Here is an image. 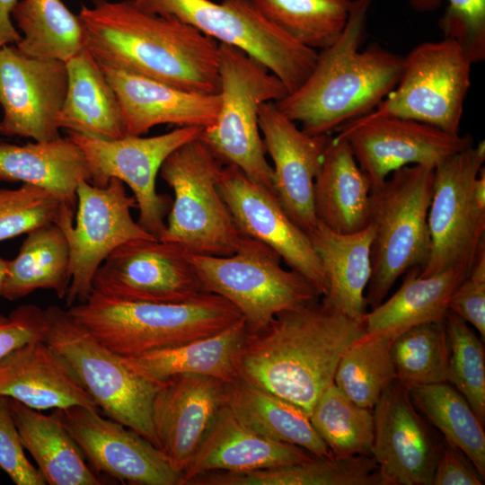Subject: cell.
<instances>
[{"label":"cell","instance_id":"44dd1931","mask_svg":"<svg viewBox=\"0 0 485 485\" xmlns=\"http://www.w3.org/2000/svg\"><path fill=\"white\" fill-rule=\"evenodd\" d=\"M259 127L273 163L276 194L292 220L309 234L318 223L313 183L331 135L304 132L275 101L260 105Z\"/></svg>","mask_w":485,"mask_h":485},{"label":"cell","instance_id":"484cf974","mask_svg":"<svg viewBox=\"0 0 485 485\" xmlns=\"http://www.w3.org/2000/svg\"><path fill=\"white\" fill-rule=\"evenodd\" d=\"M308 235L326 280V293L321 300L333 310L363 322L368 308L366 291L372 273L373 227L369 224L360 231L341 234L318 222Z\"/></svg>","mask_w":485,"mask_h":485},{"label":"cell","instance_id":"2e32d148","mask_svg":"<svg viewBox=\"0 0 485 485\" xmlns=\"http://www.w3.org/2000/svg\"><path fill=\"white\" fill-rule=\"evenodd\" d=\"M372 188L394 171L438 164L474 145L470 135H452L431 125L399 117L364 115L339 129Z\"/></svg>","mask_w":485,"mask_h":485},{"label":"cell","instance_id":"4fadbf2b","mask_svg":"<svg viewBox=\"0 0 485 485\" xmlns=\"http://www.w3.org/2000/svg\"><path fill=\"white\" fill-rule=\"evenodd\" d=\"M76 197L75 212L62 204L55 222L63 231L70 252L67 307L89 298L93 276L112 251L129 241L156 238L133 219L131 209L137 207V202L126 193L120 180L112 178L105 187L82 181Z\"/></svg>","mask_w":485,"mask_h":485},{"label":"cell","instance_id":"f6af8a7d","mask_svg":"<svg viewBox=\"0 0 485 485\" xmlns=\"http://www.w3.org/2000/svg\"><path fill=\"white\" fill-rule=\"evenodd\" d=\"M448 311L475 328L485 340V244L482 245L467 276L452 294Z\"/></svg>","mask_w":485,"mask_h":485},{"label":"cell","instance_id":"ffe728a7","mask_svg":"<svg viewBox=\"0 0 485 485\" xmlns=\"http://www.w3.org/2000/svg\"><path fill=\"white\" fill-rule=\"evenodd\" d=\"M373 414L372 456L381 485H432L442 442L418 413L408 388L394 380Z\"/></svg>","mask_w":485,"mask_h":485},{"label":"cell","instance_id":"8d00e7d4","mask_svg":"<svg viewBox=\"0 0 485 485\" xmlns=\"http://www.w3.org/2000/svg\"><path fill=\"white\" fill-rule=\"evenodd\" d=\"M309 419L333 457L372 456L373 410L353 402L334 383L317 400Z\"/></svg>","mask_w":485,"mask_h":485},{"label":"cell","instance_id":"f546056e","mask_svg":"<svg viewBox=\"0 0 485 485\" xmlns=\"http://www.w3.org/2000/svg\"><path fill=\"white\" fill-rule=\"evenodd\" d=\"M419 270H408L398 290L366 312V336L392 340L416 325L445 319L452 294L469 272L448 269L424 277Z\"/></svg>","mask_w":485,"mask_h":485},{"label":"cell","instance_id":"4316f807","mask_svg":"<svg viewBox=\"0 0 485 485\" xmlns=\"http://www.w3.org/2000/svg\"><path fill=\"white\" fill-rule=\"evenodd\" d=\"M372 184L359 167L347 140L330 137L313 183L318 222L332 231L350 234L369 225Z\"/></svg>","mask_w":485,"mask_h":485},{"label":"cell","instance_id":"c3c4849f","mask_svg":"<svg viewBox=\"0 0 485 485\" xmlns=\"http://www.w3.org/2000/svg\"><path fill=\"white\" fill-rule=\"evenodd\" d=\"M19 0H0V48L16 45L22 34L13 22L12 13Z\"/></svg>","mask_w":485,"mask_h":485},{"label":"cell","instance_id":"6da1fadb","mask_svg":"<svg viewBox=\"0 0 485 485\" xmlns=\"http://www.w3.org/2000/svg\"><path fill=\"white\" fill-rule=\"evenodd\" d=\"M78 16L84 47L100 64L188 91L219 93V44L193 26L133 0H93Z\"/></svg>","mask_w":485,"mask_h":485},{"label":"cell","instance_id":"e575fe53","mask_svg":"<svg viewBox=\"0 0 485 485\" xmlns=\"http://www.w3.org/2000/svg\"><path fill=\"white\" fill-rule=\"evenodd\" d=\"M12 18L28 56L66 63L85 48L81 20L62 0H19Z\"/></svg>","mask_w":485,"mask_h":485},{"label":"cell","instance_id":"ac0fdd59","mask_svg":"<svg viewBox=\"0 0 485 485\" xmlns=\"http://www.w3.org/2000/svg\"><path fill=\"white\" fill-rule=\"evenodd\" d=\"M77 443L91 465L124 483L182 485L160 448L135 430L84 406L51 413Z\"/></svg>","mask_w":485,"mask_h":485},{"label":"cell","instance_id":"60d3db41","mask_svg":"<svg viewBox=\"0 0 485 485\" xmlns=\"http://www.w3.org/2000/svg\"><path fill=\"white\" fill-rule=\"evenodd\" d=\"M445 324L450 343L448 383L465 398L485 423V350L480 335L457 314L448 311Z\"/></svg>","mask_w":485,"mask_h":485},{"label":"cell","instance_id":"8992f818","mask_svg":"<svg viewBox=\"0 0 485 485\" xmlns=\"http://www.w3.org/2000/svg\"><path fill=\"white\" fill-rule=\"evenodd\" d=\"M218 72L219 112L200 139L224 164L237 167L251 181L276 194L259 111L262 103L278 101L287 91L262 64L231 45H218Z\"/></svg>","mask_w":485,"mask_h":485},{"label":"cell","instance_id":"d4e9b609","mask_svg":"<svg viewBox=\"0 0 485 485\" xmlns=\"http://www.w3.org/2000/svg\"><path fill=\"white\" fill-rule=\"evenodd\" d=\"M0 396L37 410L73 406L100 410L45 340L27 343L0 359Z\"/></svg>","mask_w":485,"mask_h":485},{"label":"cell","instance_id":"7dc6e473","mask_svg":"<svg viewBox=\"0 0 485 485\" xmlns=\"http://www.w3.org/2000/svg\"><path fill=\"white\" fill-rule=\"evenodd\" d=\"M484 480L465 454L444 439L432 485H481Z\"/></svg>","mask_w":485,"mask_h":485},{"label":"cell","instance_id":"7bdbcfd3","mask_svg":"<svg viewBox=\"0 0 485 485\" xmlns=\"http://www.w3.org/2000/svg\"><path fill=\"white\" fill-rule=\"evenodd\" d=\"M417 12H432L444 0H408ZM447 6L439 20L444 38L456 41L471 62L485 58V0H445Z\"/></svg>","mask_w":485,"mask_h":485},{"label":"cell","instance_id":"ab89813d","mask_svg":"<svg viewBox=\"0 0 485 485\" xmlns=\"http://www.w3.org/2000/svg\"><path fill=\"white\" fill-rule=\"evenodd\" d=\"M391 342L364 334L341 355L333 383L356 404L373 410L384 390L397 380Z\"/></svg>","mask_w":485,"mask_h":485},{"label":"cell","instance_id":"277c9868","mask_svg":"<svg viewBox=\"0 0 485 485\" xmlns=\"http://www.w3.org/2000/svg\"><path fill=\"white\" fill-rule=\"evenodd\" d=\"M67 310L120 357L208 337L242 318L230 302L211 293L187 303L154 304L118 301L93 291Z\"/></svg>","mask_w":485,"mask_h":485},{"label":"cell","instance_id":"7402d4cb","mask_svg":"<svg viewBox=\"0 0 485 485\" xmlns=\"http://www.w3.org/2000/svg\"><path fill=\"white\" fill-rule=\"evenodd\" d=\"M225 383L196 374L159 383L153 401L154 428L159 448L181 474L225 404Z\"/></svg>","mask_w":485,"mask_h":485},{"label":"cell","instance_id":"9a60e30c","mask_svg":"<svg viewBox=\"0 0 485 485\" xmlns=\"http://www.w3.org/2000/svg\"><path fill=\"white\" fill-rule=\"evenodd\" d=\"M94 292L118 301L181 304L206 294L188 253L157 238L129 241L97 269Z\"/></svg>","mask_w":485,"mask_h":485},{"label":"cell","instance_id":"bcb514c9","mask_svg":"<svg viewBox=\"0 0 485 485\" xmlns=\"http://www.w3.org/2000/svg\"><path fill=\"white\" fill-rule=\"evenodd\" d=\"M46 322L44 309L34 304H23L0 315V359L13 349L27 343L44 340Z\"/></svg>","mask_w":485,"mask_h":485},{"label":"cell","instance_id":"ba28073f","mask_svg":"<svg viewBox=\"0 0 485 485\" xmlns=\"http://www.w3.org/2000/svg\"><path fill=\"white\" fill-rule=\"evenodd\" d=\"M224 166L200 137L164 160L159 172L174 199L160 240L190 254L229 256L237 251L242 234L218 187Z\"/></svg>","mask_w":485,"mask_h":485},{"label":"cell","instance_id":"f35d334b","mask_svg":"<svg viewBox=\"0 0 485 485\" xmlns=\"http://www.w3.org/2000/svg\"><path fill=\"white\" fill-rule=\"evenodd\" d=\"M396 379L407 388L448 383L450 343L445 319L416 325L391 342Z\"/></svg>","mask_w":485,"mask_h":485},{"label":"cell","instance_id":"d6a6232c","mask_svg":"<svg viewBox=\"0 0 485 485\" xmlns=\"http://www.w3.org/2000/svg\"><path fill=\"white\" fill-rule=\"evenodd\" d=\"M21 441L50 485H100L101 481L65 427L52 414L8 398Z\"/></svg>","mask_w":485,"mask_h":485},{"label":"cell","instance_id":"1f68e13d","mask_svg":"<svg viewBox=\"0 0 485 485\" xmlns=\"http://www.w3.org/2000/svg\"><path fill=\"white\" fill-rule=\"evenodd\" d=\"M225 405L263 436L300 446L316 457H333L307 413L274 393L237 377L225 383Z\"/></svg>","mask_w":485,"mask_h":485},{"label":"cell","instance_id":"cb8c5ba5","mask_svg":"<svg viewBox=\"0 0 485 485\" xmlns=\"http://www.w3.org/2000/svg\"><path fill=\"white\" fill-rule=\"evenodd\" d=\"M314 457L300 446L260 435L225 404L183 470L182 485L203 472H249L304 463Z\"/></svg>","mask_w":485,"mask_h":485},{"label":"cell","instance_id":"f1b7e54d","mask_svg":"<svg viewBox=\"0 0 485 485\" xmlns=\"http://www.w3.org/2000/svg\"><path fill=\"white\" fill-rule=\"evenodd\" d=\"M0 181L41 187L75 212L77 186L91 175L83 151L66 136L23 146L0 142Z\"/></svg>","mask_w":485,"mask_h":485},{"label":"cell","instance_id":"d590c367","mask_svg":"<svg viewBox=\"0 0 485 485\" xmlns=\"http://www.w3.org/2000/svg\"><path fill=\"white\" fill-rule=\"evenodd\" d=\"M415 407L460 449L484 480V425L465 398L449 383L408 387Z\"/></svg>","mask_w":485,"mask_h":485},{"label":"cell","instance_id":"30bf717a","mask_svg":"<svg viewBox=\"0 0 485 485\" xmlns=\"http://www.w3.org/2000/svg\"><path fill=\"white\" fill-rule=\"evenodd\" d=\"M188 257L205 291L220 295L240 312L247 333L263 329L281 312L321 298L302 275L282 267L274 250L245 235L229 256Z\"/></svg>","mask_w":485,"mask_h":485},{"label":"cell","instance_id":"e0dca14e","mask_svg":"<svg viewBox=\"0 0 485 485\" xmlns=\"http://www.w3.org/2000/svg\"><path fill=\"white\" fill-rule=\"evenodd\" d=\"M67 83L66 62L28 56L16 45L0 48V135L38 142L60 138L57 117Z\"/></svg>","mask_w":485,"mask_h":485},{"label":"cell","instance_id":"83f0119b","mask_svg":"<svg viewBox=\"0 0 485 485\" xmlns=\"http://www.w3.org/2000/svg\"><path fill=\"white\" fill-rule=\"evenodd\" d=\"M246 335V325L242 318L208 337L136 356L119 357L130 371L153 383L182 374L208 375L230 382L238 377L239 357Z\"/></svg>","mask_w":485,"mask_h":485},{"label":"cell","instance_id":"74e56055","mask_svg":"<svg viewBox=\"0 0 485 485\" xmlns=\"http://www.w3.org/2000/svg\"><path fill=\"white\" fill-rule=\"evenodd\" d=\"M274 24L313 48L331 46L343 31L352 0H253Z\"/></svg>","mask_w":485,"mask_h":485},{"label":"cell","instance_id":"5b68a950","mask_svg":"<svg viewBox=\"0 0 485 485\" xmlns=\"http://www.w3.org/2000/svg\"><path fill=\"white\" fill-rule=\"evenodd\" d=\"M435 168L415 164L392 172L370 194L371 278L366 291L367 307H376L408 270L428 261L430 237L428 213Z\"/></svg>","mask_w":485,"mask_h":485},{"label":"cell","instance_id":"9c48e42d","mask_svg":"<svg viewBox=\"0 0 485 485\" xmlns=\"http://www.w3.org/2000/svg\"><path fill=\"white\" fill-rule=\"evenodd\" d=\"M141 9L172 15L220 43L236 47L295 91L308 77L318 52L270 22L253 0H133Z\"/></svg>","mask_w":485,"mask_h":485},{"label":"cell","instance_id":"603a6c76","mask_svg":"<svg viewBox=\"0 0 485 485\" xmlns=\"http://www.w3.org/2000/svg\"><path fill=\"white\" fill-rule=\"evenodd\" d=\"M100 66L119 102L126 136H142L161 124L207 128L216 120L219 93L188 91L141 75Z\"/></svg>","mask_w":485,"mask_h":485},{"label":"cell","instance_id":"836d02e7","mask_svg":"<svg viewBox=\"0 0 485 485\" xmlns=\"http://www.w3.org/2000/svg\"><path fill=\"white\" fill-rule=\"evenodd\" d=\"M70 282L67 241L58 225L50 223L28 233L16 257L8 260L0 296L14 301L37 289H49L64 298Z\"/></svg>","mask_w":485,"mask_h":485},{"label":"cell","instance_id":"4dcf8cb0","mask_svg":"<svg viewBox=\"0 0 485 485\" xmlns=\"http://www.w3.org/2000/svg\"><path fill=\"white\" fill-rule=\"evenodd\" d=\"M66 94L57 117L59 128L88 137L126 136L117 95L100 64L84 48L66 62Z\"/></svg>","mask_w":485,"mask_h":485},{"label":"cell","instance_id":"b9f144b4","mask_svg":"<svg viewBox=\"0 0 485 485\" xmlns=\"http://www.w3.org/2000/svg\"><path fill=\"white\" fill-rule=\"evenodd\" d=\"M62 204L53 193L32 184L0 189V242L55 223Z\"/></svg>","mask_w":485,"mask_h":485},{"label":"cell","instance_id":"8fae6325","mask_svg":"<svg viewBox=\"0 0 485 485\" xmlns=\"http://www.w3.org/2000/svg\"><path fill=\"white\" fill-rule=\"evenodd\" d=\"M472 64L452 39L421 43L403 57L393 90L366 115L413 119L459 135Z\"/></svg>","mask_w":485,"mask_h":485},{"label":"cell","instance_id":"ee69618b","mask_svg":"<svg viewBox=\"0 0 485 485\" xmlns=\"http://www.w3.org/2000/svg\"><path fill=\"white\" fill-rule=\"evenodd\" d=\"M0 468L16 485H45L47 481L24 453L8 398L0 396Z\"/></svg>","mask_w":485,"mask_h":485},{"label":"cell","instance_id":"7a4b0ae2","mask_svg":"<svg viewBox=\"0 0 485 485\" xmlns=\"http://www.w3.org/2000/svg\"><path fill=\"white\" fill-rule=\"evenodd\" d=\"M364 334L363 322L316 299L281 312L263 329L247 333L238 377L295 404L309 416L333 383L343 352Z\"/></svg>","mask_w":485,"mask_h":485},{"label":"cell","instance_id":"3957f363","mask_svg":"<svg viewBox=\"0 0 485 485\" xmlns=\"http://www.w3.org/2000/svg\"><path fill=\"white\" fill-rule=\"evenodd\" d=\"M373 0H352L340 37L318 52L305 81L275 101L279 110L310 135H331L374 109L393 90L403 57L372 44L360 50L366 36Z\"/></svg>","mask_w":485,"mask_h":485},{"label":"cell","instance_id":"7c38bea8","mask_svg":"<svg viewBox=\"0 0 485 485\" xmlns=\"http://www.w3.org/2000/svg\"><path fill=\"white\" fill-rule=\"evenodd\" d=\"M484 161L485 142L481 141L435 168L428 213L430 252L420 276L448 269L469 272L485 244V207L474 193V182Z\"/></svg>","mask_w":485,"mask_h":485},{"label":"cell","instance_id":"5bb4252c","mask_svg":"<svg viewBox=\"0 0 485 485\" xmlns=\"http://www.w3.org/2000/svg\"><path fill=\"white\" fill-rule=\"evenodd\" d=\"M200 127H178L158 136H125L119 139L88 137L75 132L67 137L83 151L91 175L90 182L105 187L110 179L126 183L137 202V223L160 238L172 202L169 196L156 190V177L164 160L181 146L200 137Z\"/></svg>","mask_w":485,"mask_h":485},{"label":"cell","instance_id":"681fc988","mask_svg":"<svg viewBox=\"0 0 485 485\" xmlns=\"http://www.w3.org/2000/svg\"><path fill=\"white\" fill-rule=\"evenodd\" d=\"M8 271V260L0 256V292Z\"/></svg>","mask_w":485,"mask_h":485},{"label":"cell","instance_id":"d6986e66","mask_svg":"<svg viewBox=\"0 0 485 485\" xmlns=\"http://www.w3.org/2000/svg\"><path fill=\"white\" fill-rule=\"evenodd\" d=\"M218 187L239 232L274 250L321 297L324 295L326 280L312 241L288 216L278 196L230 164L223 167Z\"/></svg>","mask_w":485,"mask_h":485},{"label":"cell","instance_id":"52a82bcc","mask_svg":"<svg viewBox=\"0 0 485 485\" xmlns=\"http://www.w3.org/2000/svg\"><path fill=\"white\" fill-rule=\"evenodd\" d=\"M44 340L98 408L159 448L152 418L159 383L130 371L119 355L98 340L68 310L50 305L44 309Z\"/></svg>","mask_w":485,"mask_h":485}]
</instances>
